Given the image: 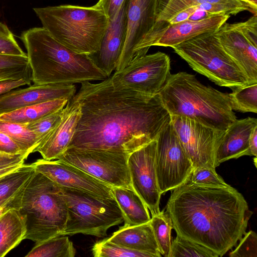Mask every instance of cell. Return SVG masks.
Masks as SVG:
<instances>
[{
	"mask_svg": "<svg viewBox=\"0 0 257 257\" xmlns=\"http://www.w3.org/2000/svg\"><path fill=\"white\" fill-rule=\"evenodd\" d=\"M71 100L80 104L81 115L67 149L130 155L156 140L171 121L159 94L115 86L109 77L99 83H81Z\"/></svg>",
	"mask_w": 257,
	"mask_h": 257,
	"instance_id": "1",
	"label": "cell"
},
{
	"mask_svg": "<svg viewBox=\"0 0 257 257\" xmlns=\"http://www.w3.org/2000/svg\"><path fill=\"white\" fill-rule=\"evenodd\" d=\"M166 212L177 235L222 256L246 232L252 212L231 187L200 185L189 180L173 190Z\"/></svg>",
	"mask_w": 257,
	"mask_h": 257,
	"instance_id": "2",
	"label": "cell"
},
{
	"mask_svg": "<svg viewBox=\"0 0 257 257\" xmlns=\"http://www.w3.org/2000/svg\"><path fill=\"white\" fill-rule=\"evenodd\" d=\"M20 38L27 50L34 84H73L108 78L89 55L68 49L43 27L25 31Z\"/></svg>",
	"mask_w": 257,
	"mask_h": 257,
	"instance_id": "3",
	"label": "cell"
},
{
	"mask_svg": "<svg viewBox=\"0 0 257 257\" xmlns=\"http://www.w3.org/2000/svg\"><path fill=\"white\" fill-rule=\"evenodd\" d=\"M159 95L171 115L185 117L225 131L236 120L228 93L201 83L186 72L171 74Z\"/></svg>",
	"mask_w": 257,
	"mask_h": 257,
	"instance_id": "4",
	"label": "cell"
},
{
	"mask_svg": "<svg viewBox=\"0 0 257 257\" xmlns=\"http://www.w3.org/2000/svg\"><path fill=\"white\" fill-rule=\"evenodd\" d=\"M45 28L56 41L72 51L92 55L99 50L109 19L96 5H70L34 8Z\"/></svg>",
	"mask_w": 257,
	"mask_h": 257,
	"instance_id": "5",
	"label": "cell"
},
{
	"mask_svg": "<svg viewBox=\"0 0 257 257\" xmlns=\"http://www.w3.org/2000/svg\"><path fill=\"white\" fill-rule=\"evenodd\" d=\"M11 208L26 216L25 239L37 243L62 235L67 208L61 187L41 173L35 171Z\"/></svg>",
	"mask_w": 257,
	"mask_h": 257,
	"instance_id": "6",
	"label": "cell"
},
{
	"mask_svg": "<svg viewBox=\"0 0 257 257\" xmlns=\"http://www.w3.org/2000/svg\"><path fill=\"white\" fill-rule=\"evenodd\" d=\"M214 33L196 36L173 48L194 70L218 85L233 90L250 85L243 71L224 51Z\"/></svg>",
	"mask_w": 257,
	"mask_h": 257,
	"instance_id": "7",
	"label": "cell"
},
{
	"mask_svg": "<svg viewBox=\"0 0 257 257\" xmlns=\"http://www.w3.org/2000/svg\"><path fill=\"white\" fill-rule=\"evenodd\" d=\"M60 187L67 208L62 235L81 233L102 237L106 235L110 227L124 221L114 198H101L80 190Z\"/></svg>",
	"mask_w": 257,
	"mask_h": 257,
	"instance_id": "8",
	"label": "cell"
},
{
	"mask_svg": "<svg viewBox=\"0 0 257 257\" xmlns=\"http://www.w3.org/2000/svg\"><path fill=\"white\" fill-rule=\"evenodd\" d=\"M129 155L99 150L67 149L57 159L74 166L111 187L133 189Z\"/></svg>",
	"mask_w": 257,
	"mask_h": 257,
	"instance_id": "9",
	"label": "cell"
},
{
	"mask_svg": "<svg viewBox=\"0 0 257 257\" xmlns=\"http://www.w3.org/2000/svg\"><path fill=\"white\" fill-rule=\"evenodd\" d=\"M156 141L155 169L162 194L187 182L194 167L171 121L159 133Z\"/></svg>",
	"mask_w": 257,
	"mask_h": 257,
	"instance_id": "10",
	"label": "cell"
},
{
	"mask_svg": "<svg viewBox=\"0 0 257 257\" xmlns=\"http://www.w3.org/2000/svg\"><path fill=\"white\" fill-rule=\"evenodd\" d=\"M170 75L169 57L158 52L135 60L109 77L115 86L154 95L159 94Z\"/></svg>",
	"mask_w": 257,
	"mask_h": 257,
	"instance_id": "11",
	"label": "cell"
},
{
	"mask_svg": "<svg viewBox=\"0 0 257 257\" xmlns=\"http://www.w3.org/2000/svg\"><path fill=\"white\" fill-rule=\"evenodd\" d=\"M226 53L247 76L257 83V17L234 24L225 23L215 33Z\"/></svg>",
	"mask_w": 257,
	"mask_h": 257,
	"instance_id": "12",
	"label": "cell"
},
{
	"mask_svg": "<svg viewBox=\"0 0 257 257\" xmlns=\"http://www.w3.org/2000/svg\"><path fill=\"white\" fill-rule=\"evenodd\" d=\"M168 0H127L125 41L115 71L138 58L140 47L154 29Z\"/></svg>",
	"mask_w": 257,
	"mask_h": 257,
	"instance_id": "13",
	"label": "cell"
},
{
	"mask_svg": "<svg viewBox=\"0 0 257 257\" xmlns=\"http://www.w3.org/2000/svg\"><path fill=\"white\" fill-rule=\"evenodd\" d=\"M171 122L194 169L216 168L215 153L225 131L207 126L194 120L171 115Z\"/></svg>",
	"mask_w": 257,
	"mask_h": 257,
	"instance_id": "14",
	"label": "cell"
},
{
	"mask_svg": "<svg viewBox=\"0 0 257 257\" xmlns=\"http://www.w3.org/2000/svg\"><path fill=\"white\" fill-rule=\"evenodd\" d=\"M156 146V139L130 154L127 159L132 187L145 202L152 216L160 212L162 195L155 169Z\"/></svg>",
	"mask_w": 257,
	"mask_h": 257,
	"instance_id": "15",
	"label": "cell"
},
{
	"mask_svg": "<svg viewBox=\"0 0 257 257\" xmlns=\"http://www.w3.org/2000/svg\"><path fill=\"white\" fill-rule=\"evenodd\" d=\"M32 164L36 171L60 187L80 190L101 198H114L111 186L70 164L58 159H43Z\"/></svg>",
	"mask_w": 257,
	"mask_h": 257,
	"instance_id": "16",
	"label": "cell"
},
{
	"mask_svg": "<svg viewBox=\"0 0 257 257\" xmlns=\"http://www.w3.org/2000/svg\"><path fill=\"white\" fill-rule=\"evenodd\" d=\"M76 91L75 85L71 84H34L25 88L13 90L0 96V115L55 99L70 100Z\"/></svg>",
	"mask_w": 257,
	"mask_h": 257,
	"instance_id": "17",
	"label": "cell"
},
{
	"mask_svg": "<svg viewBox=\"0 0 257 257\" xmlns=\"http://www.w3.org/2000/svg\"><path fill=\"white\" fill-rule=\"evenodd\" d=\"M127 4L125 0L108 24L98 51L89 55L96 65L108 77L115 70L125 39L127 28Z\"/></svg>",
	"mask_w": 257,
	"mask_h": 257,
	"instance_id": "18",
	"label": "cell"
},
{
	"mask_svg": "<svg viewBox=\"0 0 257 257\" xmlns=\"http://www.w3.org/2000/svg\"><path fill=\"white\" fill-rule=\"evenodd\" d=\"M228 15H214L198 21L186 20L167 24L156 34L153 46L173 48L196 36L214 33L223 25Z\"/></svg>",
	"mask_w": 257,
	"mask_h": 257,
	"instance_id": "19",
	"label": "cell"
},
{
	"mask_svg": "<svg viewBox=\"0 0 257 257\" xmlns=\"http://www.w3.org/2000/svg\"><path fill=\"white\" fill-rule=\"evenodd\" d=\"M81 115L80 104L72 100L60 122L48 136L35 149L43 159H57L68 148L74 135Z\"/></svg>",
	"mask_w": 257,
	"mask_h": 257,
	"instance_id": "20",
	"label": "cell"
},
{
	"mask_svg": "<svg viewBox=\"0 0 257 257\" xmlns=\"http://www.w3.org/2000/svg\"><path fill=\"white\" fill-rule=\"evenodd\" d=\"M257 126L255 118L247 117L237 119L225 131L215 153V166L232 159L251 156L249 140L253 129Z\"/></svg>",
	"mask_w": 257,
	"mask_h": 257,
	"instance_id": "21",
	"label": "cell"
},
{
	"mask_svg": "<svg viewBox=\"0 0 257 257\" xmlns=\"http://www.w3.org/2000/svg\"><path fill=\"white\" fill-rule=\"evenodd\" d=\"M107 239L130 250L162 256L150 222L132 226L124 224Z\"/></svg>",
	"mask_w": 257,
	"mask_h": 257,
	"instance_id": "22",
	"label": "cell"
},
{
	"mask_svg": "<svg viewBox=\"0 0 257 257\" xmlns=\"http://www.w3.org/2000/svg\"><path fill=\"white\" fill-rule=\"evenodd\" d=\"M27 230L26 215L16 208L8 209L0 217V257L5 256L25 239Z\"/></svg>",
	"mask_w": 257,
	"mask_h": 257,
	"instance_id": "23",
	"label": "cell"
},
{
	"mask_svg": "<svg viewBox=\"0 0 257 257\" xmlns=\"http://www.w3.org/2000/svg\"><path fill=\"white\" fill-rule=\"evenodd\" d=\"M112 193L123 214L124 224L132 226L150 222L148 208L133 189L112 187Z\"/></svg>",
	"mask_w": 257,
	"mask_h": 257,
	"instance_id": "24",
	"label": "cell"
},
{
	"mask_svg": "<svg viewBox=\"0 0 257 257\" xmlns=\"http://www.w3.org/2000/svg\"><path fill=\"white\" fill-rule=\"evenodd\" d=\"M70 100L58 98L24 107L0 115V120L27 124L63 109Z\"/></svg>",
	"mask_w": 257,
	"mask_h": 257,
	"instance_id": "25",
	"label": "cell"
},
{
	"mask_svg": "<svg viewBox=\"0 0 257 257\" xmlns=\"http://www.w3.org/2000/svg\"><path fill=\"white\" fill-rule=\"evenodd\" d=\"M35 171L32 164H24L0 179V207L12 208L13 201Z\"/></svg>",
	"mask_w": 257,
	"mask_h": 257,
	"instance_id": "26",
	"label": "cell"
},
{
	"mask_svg": "<svg viewBox=\"0 0 257 257\" xmlns=\"http://www.w3.org/2000/svg\"><path fill=\"white\" fill-rule=\"evenodd\" d=\"M206 3L245 6L249 8L254 15H256L257 6L243 0H168L158 16L153 30H161L170 19L183 10Z\"/></svg>",
	"mask_w": 257,
	"mask_h": 257,
	"instance_id": "27",
	"label": "cell"
},
{
	"mask_svg": "<svg viewBox=\"0 0 257 257\" xmlns=\"http://www.w3.org/2000/svg\"><path fill=\"white\" fill-rule=\"evenodd\" d=\"M76 250L67 235L56 236L35 244L26 257H74Z\"/></svg>",
	"mask_w": 257,
	"mask_h": 257,
	"instance_id": "28",
	"label": "cell"
},
{
	"mask_svg": "<svg viewBox=\"0 0 257 257\" xmlns=\"http://www.w3.org/2000/svg\"><path fill=\"white\" fill-rule=\"evenodd\" d=\"M23 79L31 83V70L27 55L0 54V81Z\"/></svg>",
	"mask_w": 257,
	"mask_h": 257,
	"instance_id": "29",
	"label": "cell"
},
{
	"mask_svg": "<svg viewBox=\"0 0 257 257\" xmlns=\"http://www.w3.org/2000/svg\"><path fill=\"white\" fill-rule=\"evenodd\" d=\"M0 131L11 137L28 155L34 153L40 144L36 134L30 130L26 124L0 120Z\"/></svg>",
	"mask_w": 257,
	"mask_h": 257,
	"instance_id": "30",
	"label": "cell"
},
{
	"mask_svg": "<svg viewBox=\"0 0 257 257\" xmlns=\"http://www.w3.org/2000/svg\"><path fill=\"white\" fill-rule=\"evenodd\" d=\"M161 254L169 257L171 245L172 220L164 210L152 216L150 221Z\"/></svg>",
	"mask_w": 257,
	"mask_h": 257,
	"instance_id": "31",
	"label": "cell"
},
{
	"mask_svg": "<svg viewBox=\"0 0 257 257\" xmlns=\"http://www.w3.org/2000/svg\"><path fill=\"white\" fill-rule=\"evenodd\" d=\"M228 95L233 110L257 112V83L236 88Z\"/></svg>",
	"mask_w": 257,
	"mask_h": 257,
	"instance_id": "32",
	"label": "cell"
},
{
	"mask_svg": "<svg viewBox=\"0 0 257 257\" xmlns=\"http://www.w3.org/2000/svg\"><path fill=\"white\" fill-rule=\"evenodd\" d=\"M218 257L212 250L179 235L171 242L169 257Z\"/></svg>",
	"mask_w": 257,
	"mask_h": 257,
	"instance_id": "33",
	"label": "cell"
},
{
	"mask_svg": "<svg viewBox=\"0 0 257 257\" xmlns=\"http://www.w3.org/2000/svg\"><path fill=\"white\" fill-rule=\"evenodd\" d=\"M91 251L95 257H154L150 253L121 247L107 239L95 242L92 246Z\"/></svg>",
	"mask_w": 257,
	"mask_h": 257,
	"instance_id": "34",
	"label": "cell"
},
{
	"mask_svg": "<svg viewBox=\"0 0 257 257\" xmlns=\"http://www.w3.org/2000/svg\"><path fill=\"white\" fill-rule=\"evenodd\" d=\"M67 108L68 103L63 109L35 122L26 124L30 130L36 134L39 139L40 144L60 122Z\"/></svg>",
	"mask_w": 257,
	"mask_h": 257,
	"instance_id": "35",
	"label": "cell"
},
{
	"mask_svg": "<svg viewBox=\"0 0 257 257\" xmlns=\"http://www.w3.org/2000/svg\"><path fill=\"white\" fill-rule=\"evenodd\" d=\"M195 184L217 187H228L227 184L215 171V168L199 167L194 168L189 178Z\"/></svg>",
	"mask_w": 257,
	"mask_h": 257,
	"instance_id": "36",
	"label": "cell"
},
{
	"mask_svg": "<svg viewBox=\"0 0 257 257\" xmlns=\"http://www.w3.org/2000/svg\"><path fill=\"white\" fill-rule=\"evenodd\" d=\"M240 239L236 247L230 252V257H257V235L250 230Z\"/></svg>",
	"mask_w": 257,
	"mask_h": 257,
	"instance_id": "37",
	"label": "cell"
},
{
	"mask_svg": "<svg viewBox=\"0 0 257 257\" xmlns=\"http://www.w3.org/2000/svg\"><path fill=\"white\" fill-rule=\"evenodd\" d=\"M0 54L26 56L8 26L0 22Z\"/></svg>",
	"mask_w": 257,
	"mask_h": 257,
	"instance_id": "38",
	"label": "cell"
},
{
	"mask_svg": "<svg viewBox=\"0 0 257 257\" xmlns=\"http://www.w3.org/2000/svg\"><path fill=\"white\" fill-rule=\"evenodd\" d=\"M0 153L8 156L27 155L8 135L0 131Z\"/></svg>",
	"mask_w": 257,
	"mask_h": 257,
	"instance_id": "39",
	"label": "cell"
},
{
	"mask_svg": "<svg viewBox=\"0 0 257 257\" xmlns=\"http://www.w3.org/2000/svg\"><path fill=\"white\" fill-rule=\"evenodd\" d=\"M125 0H99L95 4L102 9L109 20L112 19Z\"/></svg>",
	"mask_w": 257,
	"mask_h": 257,
	"instance_id": "40",
	"label": "cell"
},
{
	"mask_svg": "<svg viewBox=\"0 0 257 257\" xmlns=\"http://www.w3.org/2000/svg\"><path fill=\"white\" fill-rule=\"evenodd\" d=\"M28 83L23 79H10L0 81V96Z\"/></svg>",
	"mask_w": 257,
	"mask_h": 257,
	"instance_id": "41",
	"label": "cell"
},
{
	"mask_svg": "<svg viewBox=\"0 0 257 257\" xmlns=\"http://www.w3.org/2000/svg\"><path fill=\"white\" fill-rule=\"evenodd\" d=\"M197 10L195 6L186 9L180 13L176 14L167 23L169 24H173L186 20H188L191 15H192Z\"/></svg>",
	"mask_w": 257,
	"mask_h": 257,
	"instance_id": "42",
	"label": "cell"
},
{
	"mask_svg": "<svg viewBox=\"0 0 257 257\" xmlns=\"http://www.w3.org/2000/svg\"><path fill=\"white\" fill-rule=\"evenodd\" d=\"M28 156L27 155H17L8 156L0 153V164L12 163L15 162H25Z\"/></svg>",
	"mask_w": 257,
	"mask_h": 257,
	"instance_id": "43",
	"label": "cell"
},
{
	"mask_svg": "<svg viewBox=\"0 0 257 257\" xmlns=\"http://www.w3.org/2000/svg\"><path fill=\"white\" fill-rule=\"evenodd\" d=\"M25 162H15L9 164H0V179L6 175L13 172Z\"/></svg>",
	"mask_w": 257,
	"mask_h": 257,
	"instance_id": "44",
	"label": "cell"
},
{
	"mask_svg": "<svg viewBox=\"0 0 257 257\" xmlns=\"http://www.w3.org/2000/svg\"><path fill=\"white\" fill-rule=\"evenodd\" d=\"M249 150L251 156H257V126L252 131L249 140Z\"/></svg>",
	"mask_w": 257,
	"mask_h": 257,
	"instance_id": "45",
	"label": "cell"
},
{
	"mask_svg": "<svg viewBox=\"0 0 257 257\" xmlns=\"http://www.w3.org/2000/svg\"><path fill=\"white\" fill-rule=\"evenodd\" d=\"M9 209L10 208L0 207V217Z\"/></svg>",
	"mask_w": 257,
	"mask_h": 257,
	"instance_id": "46",
	"label": "cell"
},
{
	"mask_svg": "<svg viewBox=\"0 0 257 257\" xmlns=\"http://www.w3.org/2000/svg\"><path fill=\"white\" fill-rule=\"evenodd\" d=\"M244 1H245L246 2H248L250 3H251L252 4L254 5L255 6H257V0H243Z\"/></svg>",
	"mask_w": 257,
	"mask_h": 257,
	"instance_id": "47",
	"label": "cell"
}]
</instances>
